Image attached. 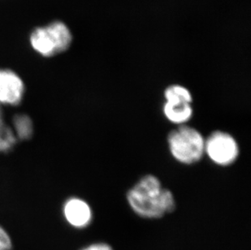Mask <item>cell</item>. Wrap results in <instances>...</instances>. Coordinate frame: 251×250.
Wrapping results in <instances>:
<instances>
[{
  "instance_id": "6da1fadb",
  "label": "cell",
  "mask_w": 251,
  "mask_h": 250,
  "mask_svg": "<svg viewBox=\"0 0 251 250\" xmlns=\"http://www.w3.org/2000/svg\"><path fill=\"white\" fill-rule=\"evenodd\" d=\"M126 199L131 210L145 219H159L175 210L173 193L163 186L159 178L147 175L128 190Z\"/></svg>"
},
{
  "instance_id": "7a4b0ae2",
  "label": "cell",
  "mask_w": 251,
  "mask_h": 250,
  "mask_svg": "<svg viewBox=\"0 0 251 250\" xmlns=\"http://www.w3.org/2000/svg\"><path fill=\"white\" fill-rule=\"evenodd\" d=\"M168 150L178 163L192 165L205 155V138L195 127L178 126L168 136Z\"/></svg>"
},
{
  "instance_id": "3957f363",
  "label": "cell",
  "mask_w": 251,
  "mask_h": 250,
  "mask_svg": "<svg viewBox=\"0 0 251 250\" xmlns=\"http://www.w3.org/2000/svg\"><path fill=\"white\" fill-rule=\"evenodd\" d=\"M30 43L32 48L43 56H53L69 48L71 32L63 22H53L45 27L36 28L31 34Z\"/></svg>"
},
{
  "instance_id": "277c9868",
  "label": "cell",
  "mask_w": 251,
  "mask_h": 250,
  "mask_svg": "<svg viewBox=\"0 0 251 250\" xmlns=\"http://www.w3.org/2000/svg\"><path fill=\"white\" fill-rule=\"evenodd\" d=\"M239 153L237 140L228 132L218 130L205 138V154L216 165H232Z\"/></svg>"
},
{
  "instance_id": "5b68a950",
  "label": "cell",
  "mask_w": 251,
  "mask_h": 250,
  "mask_svg": "<svg viewBox=\"0 0 251 250\" xmlns=\"http://www.w3.org/2000/svg\"><path fill=\"white\" fill-rule=\"evenodd\" d=\"M25 95L24 80L10 69H0V107L15 108L23 102Z\"/></svg>"
},
{
  "instance_id": "8992f818",
  "label": "cell",
  "mask_w": 251,
  "mask_h": 250,
  "mask_svg": "<svg viewBox=\"0 0 251 250\" xmlns=\"http://www.w3.org/2000/svg\"><path fill=\"white\" fill-rule=\"evenodd\" d=\"M62 215L65 222L75 229L86 228L93 220L90 204L79 197H70L62 205Z\"/></svg>"
},
{
  "instance_id": "52a82bcc",
  "label": "cell",
  "mask_w": 251,
  "mask_h": 250,
  "mask_svg": "<svg viewBox=\"0 0 251 250\" xmlns=\"http://www.w3.org/2000/svg\"><path fill=\"white\" fill-rule=\"evenodd\" d=\"M163 113L169 122L181 126L186 125L192 118L194 108L192 103L165 101L163 106Z\"/></svg>"
},
{
  "instance_id": "ba28073f",
  "label": "cell",
  "mask_w": 251,
  "mask_h": 250,
  "mask_svg": "<svg viewBox=\"0 0 251 250\" xmlns=\"http://www.w3.org/2000/svg\"><path fill=\"white\" fill-rule=\"evenodd\" d=\"M10 126L18 142H25L33 138L35 126L33 119L25 112H16L9 121Z\"/></svg>"
},
{
  "instance_id": "9c48e42d",
  "label": "cell",
  "mask_w": 251,
  "mask_h": 250,
  "mask_svg": "<svg viewBox=\"0 0 251 250\" xmlns=\"http://www.w3.org/2000/svg\"><path fill=\"white\" fill-rule=\"evenodd\" d=\"M17 138L15 137L5 115L4 109L0 107V153L5 154L12 152L17 147Z\"/></svg>"
},
{
  "instance_id": "30bf717a",
  "label": "cell",
  "mask_w": 251,
  "mask_h": 250,
  "mask_svg": "<svg viewBox=\"0 0 251 250\" xmlns=\"http://www.w3.org/2000/svg\"><path fill=\"white\" fill-rule=\"evenodd\" d=\"M165 101L192 103V94L187 88L180 85H172L166 88L164 93Z\"/></svg>"
},
{
  "instance_id": "8fae6325",
  "label": "cell",
  "mask_w": 251,
  "mask_h": 250,
  "mask_svg": "<svg viewBox=\"0 0 251 250\" xmlns=\"http://www.w3.org/2000/svg\"><path fill=\"white\" fill-rule=\"evenodd\" d=\"M12 249V237L4 226L0 225V250H11Z\"/></svg>"
},
{
  "instance_id": "7c38bea8",
  "label": "cell",
  "mask_w": 251,
  "mask_h": 250,
  "mask_svg": "<svg viewBox=\"0 0 251 250\" xmlns=\"http://www.w3.org/2000/svg\"><path fill=\"white\" fill-rule=\"evenodd\" d=\"M81 250H113L112 247L108 244L103 243V242H99V243H93L89 246H85Z\"/></svg>"
}]
</instances>
